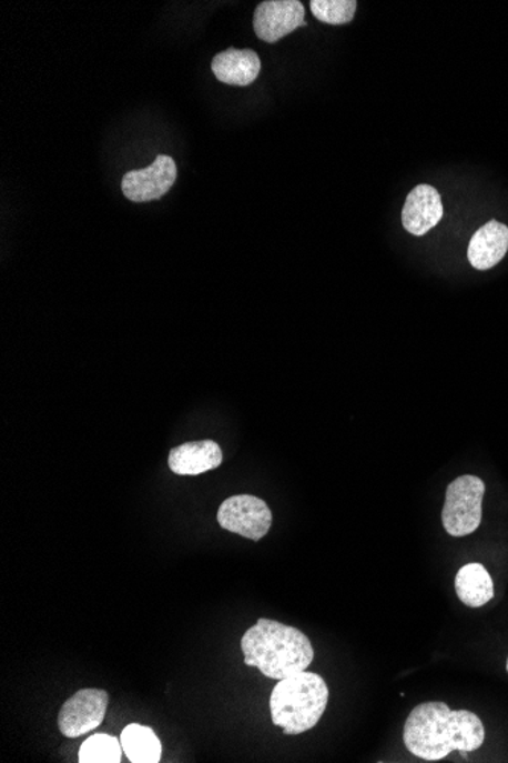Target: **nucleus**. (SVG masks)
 <instances>
[{
  "label": "nucleus",
  "instance_id": "obj_7",
  "mask_svg": "<svg viewBox=\"0 0 508 763\" xmlns=\"http://www.w3.org/2000/svg\"><path fill=\"white\" fill-rule=\"evenodd\" d=\"M177 180V165L166 154L158 155L154 163L143 170L126 172L122 179V192L134 203L162 199Z\"/></svg>",
  "mask_w": 508,
  "mask_h": 763
},
{
  "label": "nucleus",
  "instance_id": "obj_2",
  "mask_svg": "<svg viewBox=\"0 0 508 763\" xmlns=\"http://www.w3.org/2000/svg\"><path fill=\"white\" fill-rule=\"evenodd\" d=\"M244 663L262 675L284 680L306 671L314 660V646L306 634L284 623L260 619L241 639Z\"/></svg>",
  "mask_w": 508,
  "mask_h": 763
},
{
  "label": "nucleus",
  "instance_id": "obj_17",
  "mask_svg": "<svg viewBox=\"0 0 508 763\" xmlns=\"http://www.w3.org/2000/svg\"><path fill=\"white\" fill-rule=\"evenodd\" d=\"M507 672H508V659H507Z\"/></svg>",
  "mask_w": 508,
  "mask_h": 763
},
{
  "label": "nucleus",
  "instance_id": "obj_14",
  "mask_svg": "<svg viewBox=\"0 0 508 763\" xmlns=\"http://www.w3.org/2000/svg\"><path fill=\"white\" fill-rule=\"evenodd\" d=\"M119 741L125 756L133 763H158L162 759V744L154 730L145 725H126Z\"/></svg>",
  "mask_w": 508,
  "mask_h": 763
},
{
  "label": "nucleus",
  "instance_id": "obj_15",
  "mask_svg": "<svg viewBox=\"0 0 508 763\" xmlns=\"http://www.w3.org/2000/svg\"><path fill=\"white\" fill-rule=\"evenodd\" d=\"M122 756L121 741L109 734H95L81 745V763H119Z\"/></svg>",
  "mask_w": 508,
  "mask_h": 763
},
{
  "label": "nucleus",
  "instance_id": "obj_1",
  "mask_svg": "<svg viewBox=\"0 0 508 763\" xmlns=\"http://www.w3.org/2000/svg\"><path fill=\"white\" fill-rule=\"evenodd\" d=\"M485 724L475 713L450 711L449 705L431 701L417 705L404 727L408 752L424 761H441L453 752L469 753L485 744Z\"/></svg>",
  "mask_w": 508,
  "mask_h": 763
},
{
  "label": "nucleus",
  "instance_id": "obj_13",
  "mask_svg": "<svg viewBox=\"0 0 508 763\" xmlns=\"http://www.w3.org/2000/svg\"><path fill=\"white\" fill-rule=\"evenodd\" d=\"M456 592L463 604L470 606V609H479L494 599V580H491L485 565L467 564L458 570Z\"/></svg>",
  "mask_w": 508,
  "mask_h": 763
},
{
  "label": "nucleus",
  "instance_id": "obj_4",
  "mask_svg": "<svg viewBox=\"0 0 508 763\" xmlns=\"http://www.w3.org/2000/svg\"><path fill=\"white\" fill-rule=\"evenodd\" d=\"M485 492V482L475 475H461L450 483L441 512L449 535L466 536L477 531L481 524Z\"/></svg>",
  "mask_w": 508,
  "mask_h": 763
},
{
  "label": "nucleus",
  "instance_id": "obj_10",
  "mask_svg": "<svg viewBox=\"0 0 508 763\" xmlns=\"http://www.w3.org/2000/svg\"><path fill=\"white\" fill-rule=\"evenodd\" d=\"M261 66L260 56L252 49L228 48L213 57L212 72L221 83L244 88L256 81Z\"/></svg>",
  "mask_w": 508,
  "mask_h": 763
},
{
  "label": "nucleus",
  "instance_id": "obj_6",
  "mask_svg": "<svg viewBox=\"0 0 508 763\" xmlns=\"http://www.w3.org/2000/svg\"><path fill=\"white\" fill-rule=\"evenodd\" d=\"M109 707V693L101 689H81L59 713V729L65 737L83 736L100 727Z\"/></svg>",
  "mask_w": 508,
  "mask_h": 763
},
{
  "label": "nucleus",
  "instance_id": "obj_12",
  "mask_svg": "<svg viewBox=\"0 0 508 763\" xmlns=\"http://www.w3.org/2000/svg\"><path fill=\"white\" fill-rule=\"evenodd\" d=\"M507 250V225L491 220L475 232L467 249V258L475 269L489 270L502 261Z\"/></svg>",
  "mask_w": 508,
  "mask_h": 763
},
{
  "label": "nucleus",
  "instance_id": "obj_5",
  "mask_svg": "<svg viewBox=\"0 0 508 763\" xmlns=\"http://www.w3.org/2000/svg\"><path fill=\"white\" fill-rule=\"evenodd\" d=\"M220 526L245 539L260 541L273 523L272 509L264 500L241 494L225 500L219 511Z\"/></svg>",
  "mask_w": 508,
  "mask_h": 763
},
{
  "label": "nucleus",
  "instance_id": "obj_9",
  "mask_svg": "<svg viewBox=\"0 0 508 763\" xmlns=\"http://www.w3.org/2000/svg\"><path fill=\"white\" fill-rule=\"evenodd\" d=\"M444 203L436 188L419 184L407 197L403 209V224L414 237H424L444 219Z\"/></svg>",
  "mask_w": 508,
  "mask_h": 763
},
{
  "label": "nucleus",
  "instance_id": "obj_8",
  "mask_svg": "<svg viewBox=\"0 0 508 763\" xmlns=\"http://www.w3.org/2000/svg\"><path fill=\"white\" fill-rule=\"evenodd\" d=\"M306 24L305 8L298 0H266L254 11V32L266 43H276Z\"/></svg>",
  "mask_w": 508,
  "mask_h": 763
},
{
  "label": "nucleus",
  "instance_id": "obj_11",
  "mask_svg": "<svg viewBox=\"0 0 508 763\" xmlns=\"http://www.w3.org/2000/svg\"><path fill=\"white\" fill-rule=\"evenodd\" d=\"M223 462V451L213 441L187 442L170 451L167 463L172 473L200 475L215 470Z\"/></svg>",
  "mask_w": 508,
  "mask_h": 763
},
{
  "label": "nucleus",
  "instance_id": "obj_16",
  "mask_svg": "<svg viewBox=\"0 0 508 763\" xmlns=\"http://www.w3.org/2000/svg\"><path fill=\"white\" fill-rule=\"evenodd\" d=\"M355 0H313L311 11L319 22L327 24H344L354 20Z\"/></svg>",
  "mask_w": 508,
  "mask_h": 763
},
{
  "label": "nucleus",
  "instance_id": "obj_3",
  "mask_svg": "<svg viewBox=\"0 0 508 763\" xmlns=\"http://www.w3.org/2000/svg\"><path fill=\"white\" fill-rule=\"evenodd\" d=\"M329 687L314 672H298L278 680L270 699L273 724L285 734H302L314 729L326 712Z\"/></svg>",
  "mask_w": 508,
  "mask_h": 763
}]
</instances>
